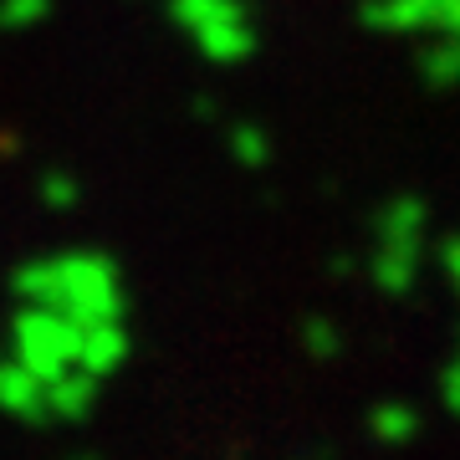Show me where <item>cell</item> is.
Here are the masks:
<instances>
[{
  "instance_id": "1",
  "label": "cell",
  "mask_w": 460,
  "mask_h": 460,
  "mask_svg": "<svg viewBox=\"0 0 460 460\" xmlns=\"http://www.w3.org/2000/svg\"><path fill=\"white\" fill-rule=\"evenodd\" d=\"M11 287H16V296L26 307L62 313L77 328L123 323V313H128L123 277H118L113 256H102V251H51V256H36V261L16 266Z\"/></svg>"
},
{
  "instance_id": "2",
  "label": "cell",
  "mask_w": 460,
  "mask_h": 460,
  "mask_svg": "<svg viewBox=\"0 0 460 460\" xmlns=\"http://www.w3.org/2000/svg\"><path fill=\"white\" fill-rule=\"evenodd\" d=\"M425 235H429V210L420 195H394L384 210H378L374 226V256H368V271H374V287L389 296H404L420 281V266H425Z\"/></svg>"
},
{
  "instance_id": "3",
  "label": "cell",
  "mask_w": 460,
  "mask_h": 460,
  "mask_svg": "<svg viewBox=\"0 0 460 460\" xmlns=\"http://www.w3.org/2000/svg\"><path fill=\"white\" fill-rule=\"evenodd\" d=\"M77 353H83V328L62 313H47V307H26L11 317V358L26 368L41 384H57L62 374L77 368Z\"/></svg>"
},
{
  "instance_id": "4",
  "label": "cell",
  "mask_w": 460,
  "mask_h": 460,
  "mask_svg": "<svg viewBox=\"0 0 460 460\" xmlns=\"http://www.w3.org/2000/svg\"><path fill=\"white\" fill-rule=\"evenodd\" d=\"M128 323H98V328H83V353H77V368L83 374H93L98 384H108V378L128 363Z\"/></svg>"
},
{
  "instance_id": "5",
  "label": "cell",
  "mask_w": 460,
  "mask_h": 460,
  "mask_svg": "<svg viewBox=\"0 0 460 460\" xmlns=\"http://www.w3.org/2000/svg\"><path fill=\"white\" fill-rule=\"evenodd\" d=\"M0 414L26 420V425H41L47 420V384L26 374L11 353H0Z\"/></svg>"
},
{
  "instance_id": "6",
  "label": "cell",
  "mask_w": 460,
  "mask_h": 460,
  "mask_svg": "<svg viewBox=\"0 0 460 460\" xmlns=\"http://www.w3.org/2000/svg\"><path fill=\"white\" fill-rule=\"evenodd\" d=\"M98 394H102L98 378L83 374V368H72V374H62L57 384H47V420H62V425L87 420L93 404H98Z\"/></svg>"
},
{
  "instance_id": "7",
  "label": "cell",
  "mask_w": 460,
  "mask_h": 460,
  "mask_svg": "<svg viewBox=\"0 0 460 460\" xmlns=\"http://www.w3.org/2000/svg\"><path fill=\"white\" fill-rule=\"evenodd\" d=\"M368 435H374L378 445H410L414 435H420V410L404 404V399H384V404H374V414H368Z\"/></svg>"
},
{
  "instance_id": "8",
  "label": "cell",
  "mask_w": 460,
  "mask_h": 460,
  "mask_svg": "<svg viewBox=\"0 0 460 460\" xmlns=\"http://www.w3.org/2000/svg\"><path fill=\"white\" fill-rule=\"evenodd\" d=\"M302 338H307V348H313V358H332L338 343H343V338L332 332L328 317H307V332H302Z\"/></svg>"
},
{
  "instance_id": "9",
  "label": "cell",
  "mask_w": 460,
  "mask_h": 460,
  "mask_svg": "<svg viewBox=\"0 0 460 460\" xmlns=\"http://www.w3.org/2000/svg\"><path fill=\"white\" fill-rule=\"evenodd\" d=\"M440 399H445V410H450V414H460V338H456L450 363L440 368Z\"/></svg>"
},
{
  "instance_id": "10",
  "label": "cell",
  "mask_w": 460,
  "mask_h": 460,
  "mask_svg": "<svg viewBox=\"0 0 460 460\" xmlns=\"http://www.w3.org/2000/svg\"><path fill=\"white\" fill-rule=\"evenodd\" d=\"M51 205V210H72L77 205V190H72V180H47V195H41Z\"/></svg>"
},
{
  "instance_id": "11",
  "label": "cell",
  "mask_w": 460,
  "mask_h": 460,
  "mask_svg": "<svg viewBox=\"0 0 460 460\" xmlns=\"http://www.w3.org/2000/svg\"><path fill=\"white\" fill-rule=\"evenodd\" d=\"M440 266H445V277H450V287L460 292V235H456V241H445V251H440Z\"/></svg>"
},
{
  "instance_id": "12",
  "label": "cell",
  "mask_w": 460,
  "mask_h": 460,
  "mask_svg": "<svg viewBox=\"0 0 460 460\" xmlns=\"http://www.w3.org/2000/svg\"><path fill=\"white\" fill-rule=\"evenodd\" d=\"M77 460H93V456H77Z\"/></svg>"
}]
</instances>
